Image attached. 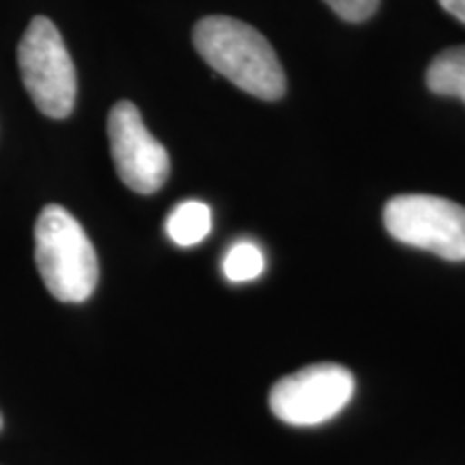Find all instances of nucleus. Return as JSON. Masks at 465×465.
Instances as JSON below:
<instances>
[{
    "mask_svg": "<svg viewBox=\"0 0 465 465\" xmlns=\"http://www.w3.org/2000/svg\"><path fill=\"white\" fill-rule=\"evenodd\" d=\"M166 232L177 246H196L212 232V209L201 201L179 203L166 220Z\"/></svg>",
    "mask_w": 465,
    "mask_h": 465,
    "instance_id": "0eeeda50",
    "label": "nucleus"
},
{
    "mask_svg": "<svg viewBox=\"0 0 465 465\" xmlns=\"http://www.w3.org/2000/svg\"><path fill=\"white\" fill-rule=\"evenodd\" d=\"M336 15L347 22H364L380 7V0H325Z\"/></svg>",
    "mask_w": 465,
    "mask_h": 465,
    "instance_id": "9d476101",
    "label": "nucleus"
},
{
    "mask_svg": "<svg viewBox=\"0 0 465 465\" xmlns=\"http://www.w3.org/2000/svg\"><path fill=\"white\" fill-rule=\"evenodd\" d=\"M224 276L231 282H248L263 274L265 270V254L257 243L252 242H237L231 246L223 261Z\"/></svg>",
    "mask_w": 465,
    "mask_h": 465,
    "instance_id": "1a4fd4ad",
    "label": "nucleus"
},
{
    "mask_svg": "<svg viewBox=\"0 0 465 465\" xmlns=\"http://www.w3.org/2000/svg\"><path fill=\"white\" fill-rule=\"evenodd\" d=\"M196 50L207 65L250 95L281 100L287 89L274 48L257 28L229 15L203 17L194 26Z\"/></svg>",
    "mask_w": 465,
    "mask_h": 465,
    "instance_id": "f257e3e1",
    "label": "nucleus"
},
{
    "mask_svg": "<svg viewBox=\"0 0 465 465\" xmlns=\"http://www.w3.org/2000/svg\"><path fill=\"white\" fill-rule=\"evenodd\" d=\"M383 224L394 240L446 261H465V207L429 194H403L388 201Z\"/></svg>",
    "mask_w": 465,
    "mask_h": 465,
    "instance_id": "20e7f679",
    "label": "nucleus"
},
{
    "mask_svg": "<svg viewBox=\"0 0 465 465\" xmlns=\"http://www.w3.org/2000/svg\"><path fill=\"white\" fill-rule=\"evenodd\" d=\"M356 381L341 364H311L282 377L270 392V407L278 420L291 427H315L339 414L353 397Z\"/></svg>",
    "mask_w": 465,
    "mask_h": 465,
    "instance_id": "39448f33",
    "label": "nucleus"
},
{
    "mask_svg": "<svg viewBox=\"0 0 465 465\" xmlns=\"http://www.w3.org/2000/svg\"><path fill=\"white\" fill-rule=\"evenodd\" d=\"M17 63L35 106L50 119H65L75 104V67L61 33L48 17H33L17 45Z\"/></svg>",
    "mask_w": 465,
    "mask_h": 465,
    "instance_id": "7ed1b4c3",
    "label": "nucleus"
},
{
    "mask_svg": "<svg viewBox=\"0 0 465 465\" xmlns=\"http://www.w3.org/2000/svg\"><path fill=\"white\" fill-rule=\"evenodd\" d=\"M35 261L45 289L61 302L89 300L100 281V263L89 235L61 205H48L39 213Z\"/></svg>",
    "mask_w": 465,
    "mask_h": 465,
    "instance_id": "f03ea898",
    "label": "nucleus"
},
{
    "mask_svg": "<svg viewBox=\"0 0 465 465\" xmlns=\"http://www.w3.org/2000/svg\"><path fill=\"white\" fill-rule=\"evenodd\" d=\"M440 5L449 11L452 17H457L459 22L465 25V0H440Z\"/></svg>",
    "mask_w": 465,
    "mask_h": 465,
    "instance_id": "9b49d317",
    "label": "nucleus"
},
{
    "mask_svg": "<svg viewBox=\"0 0 465 465\" xmlns=\"http://www.w3.org/2000/svg\"><path fill=\"white\" fill-rule=\"evenodd\" d=\"M0 427H3V416H0Z\"/></svg>",
    "mask_w": 465,
    "mask_h": 465,
    "instance_id": "f8f14e48",
    "label": "nucleus"
},
{
    "mask_svg": "<svg viewBox=\"0 0 465 465\" xmlns=\"http://www.w3.org/2000/svg\"><path fill=\"white\" fill-rule=\"evenodd\" d=\"M427 86L435 95L465 102V45L446 48L433 58L427 69Z\"/></svg>",
    "mask_w": 465,
    "mask_h": 465,
    "instance_id": "6e6552de",
    "label": "nucleus"
},
{
    "mask_svg": "<svg viewBox=\"0 0 465 465\" xmlns=\"http://www.w3.org/2000/svg\"><path fill=\"white\" fill-rule=\"evenodd\" d=\"M110 151L116 174L138 194H153L171 174V160L164 144L147 130L132 102H116L108 116Z\"/></svg>",
    "mask_w": 465,
    "mask_h": 465,
    "instance_id": "423d86ee",
    "label": "nucleus"
}]
</instances>
